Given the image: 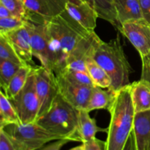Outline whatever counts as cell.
Instances as JSON below:
<instances>
[{"instance_id":"cell-1","label":"cell","mask_w":150,"mask_h":150,"mask_svg":"<svg viewBox=\"0 0 150 150\" xmlns=\"http://www.w3.org/2000/svg\"><path fill=\"white\" fill-rule=\"evenodd\" d=\"M51 71L57 75L66 67L67 58L78 42L90 31L85 29L64 10L58 16L45 18Z\"/></svg>"},{"instance_id":"cell-2","label":"cell","mask_w":150,"mask_h":150,"mask_svg":"<svg viewBox=\"0 0 150 150\" xmlns=\"http://www.w3.org/2000/svg\"><path fill=\"white\" fill-rule=\"evenodd\" d=\"M130 84L116 92L114 101L108 109L110 122L107 128L105 150H123L133 131L136 113L130 96Z\"/></svg>"},{"instance_id":"cell-3","label":"cell","mask_w":150,"mask_h":150,"mask_svg":"<svg viewBox=\"0 0 150 150\" xmlns=\"http://www.w3.org/2000/svg\"><path fill=\"white\" fill-rule=\"evenodd\" d=\"M92 58L111 79V85L108 89L116 92L130 84V76L133 70L125 54L119 34L109 42L101 41Z\"/></svg>"},{"instance_id":"cell-4","label":"cell","mask_w":150,"mask_h":150,"mask_svg":"<svg viewBox=\"0 0 150 150\" xmlns=\"http://www.w3.org/2000/svg\"><path fill=\"white\" fill-rule=\"evenodd\" d=\"M79 110L64 100L59 94L49 110L36 122L51 133L70 142H81L78 134Z\"/></svg>"},{"instance_id":"cell-5","label":"cell","mask_w":150,"mask_h":150,"mask_svg":"<svg viewBox=\"0 0 150 150\" xmlns=\"http://www.w3.org/2000/svg\"><path fill=\"white\" fill-rule=\"evenodd\" d=\"M16 150H38L47 143L60 140V136L51 133L38 122L12 123L1 127Z\"/></svg>"},{"instance_id":"cell-6","label":"cell","mask_w":150,"mask_h":150,"mask_svg":"<svg viewBox=\"0 0 150 150\" xmlns=\"http://www.w3.org/2000/svg\"><path fill=\"white\" fill-rule=\"evenodd\" d=\"M33 67L23 87L14 98L10 100L21 123L23 124L35 122L39 114L40 104L37 95Z\"/></svg>"},{"instance_id":"cell-7","label":"cell","mask_w":150,"mask_h":150,"mask_svg":"<svg viewBox=\"0 0 150 150\" xmlns=\"http://www.w3.org/2000/svg\"><path fill=\"white\" fill-rule=\"evenodd\" d=\"M23 20L30 33L33 57L39 60L42 67L51 71L49 44L45 18L26 12Z\"/></svg>"},{"instance_id":"cell-8","label":"cell","mask_w":150,"mask_h":150,"mask_svg":"<svg viewBox=\"0 0 150 150\" xmlns=\"http://www.w3.org/2000/svg\"><path fill=\"white\" fill-rule=\"evenodd\" d=\"M33 72L40 104L39 118L49 110L54 99L59 95L58 86L54 72L49 71L42 65L34 66Z\"/></svg>"},{"instance_id":"cell-9","label":"cell","mask_w":150,"mask_h":150,"mask_svg":"<svg viewBox=\"0 0 150 150\" xmlns=\"http://www.w3.org/2000/svg\"><path fill=\"white\" fill-rule=\"evenodd\" d=\"M129 40L139 53L141 58L150 51V23L145 19L127 21L121 25L120 31Z\"/></svg>"},{"instance_id":"cell-10","label":"cell","mask_w":150,"mask_h":150,"mask_svg":"<svg viewBox=\"0 0 150 150\" xmlns=\"http://www.w3.org/2000/svg\"><path fill=\"white\" fill-rule=\"evenodd\" d=\"M101 41L102 40L95 31L88 32L80 40L76 48L70 53L64 68L87 72L85 62L88 58L93 56L95 49Z\"/></svg>"},{"instance_id":"cell-11","label":"cell","mask_w":150,"mask_h":150,"mask_svg":"<svg viewBox=\"0 0 150 150\" xmlns=\"http://www.w3.org/2000/svg\"><path fill=\"white\" fill-rule=\"evenodd\" d=\"M59 94L77 110L86 109L92 88L70 83L62 77L56 76Z\"/></svg>"},{"instance_id":"cell-12","label":"cell","mask_w":150,"mask_h":150,"mask_svg":"<svg viewBox=\"0 0 150 150\" xmlns=\"http://www.w3.org/2000/svg\"><path fill=\"white\" fill-rule=\"evenodd\" d=\"M65 11L87 31H95L98 15L86 0H66Z\"/></svg>"},{"instance_id":"cell-13","label":"cell","mask_w":150,"mask_h":150,"mask_svg":"<svg viewBox=\"0 0 150 150\" xmlns=\"http://www.w3.org/2000/svg\"><path fill=\"white\" fill-rule=\"evenodd\" d=\"M5 35L22 62L23 64L35 66L32 59L33 54L31 45L30 33L25 23L21 27L10 31L5 33Z\"/></svg>"},{"instance_id":"cell-14","label":"cell","mask_w":150,"mask_h":150,"mask_svg":"<svg viewBox=\"0 0 150 150\" xmlns=\"http://www.w3.org/2000/svg\"><path fill=\"white\" fill-rule=\"evenodd\" d=\"M27 13L52 18L65 10L66 0H23Z\"/></svg>"},{"instance_id":"cell-15","label":"cell","mask_w":150,"mask_h":150,"mask_svg":"<svg viewBox=\"0 0 150 150\" xmlns=\"http://www.w3.org/2000/svg\"><path fill=\"white\" fill-rule=\"evenodd\" d=\"M133 131L138 150H150V110L135 114Z\"/></svg>"},{"instance_id":"cell-16","label":"cell","mask_w":150,"mask_h":150,"mask_svg":"<svg viewBox=\"0 0 150 150\" xmlns=\"http://www.w3.org/2000/svg\"><path fill=\"white\" fill-rule=\"evenodd\" d=\"M130 96L135 113L143 112L150 110V83L145 80L130 84Z\"/></svg>"},{"instance_id":"cell-17","label":"cell","mask_w":150,"mask_h":150,"mask_svg":"<svg viewBox=\"0 0 150 150\" xmlns=\"http://www.w3.org/2000/svg\"><path fill=\"white\" fill-rule=\"evenodd\" d=\"M112 4L120 25L130 21L144 19L138 0H113Z\"/></svg>"},{"instance_id":"cell-18","label":"cell","mask_w":150,"mask_h":150,"mask_svg":"<svg viewBox=\"0 0 150 150\" xmlns=\"http://www.w3.org/2000/svg\"><path fill=\"white\" fill-rule=\"evenodd\" d=\"M108 129L99 127L95 119L91 118L86 109L79 110L78 115V134L81 142H88L95 139L98 132H106Z\"/></svg>"},{"instance_id":"cell-19","label":"cell","mask_w":150,"mask_h":150,"mask_svg":"<svg viewBox=\"0 0 150 150\" xmlns=\"http://www.w3.org/2000/svg\"><path fill=\"white\" fill-rule=\"evenodd\" d=\"M116 92L110 90H104L99 86L92 88L89 102L86 110L88 112L98 109H107L109 108L115 98Z\"/></svg>"},{"instance_id":"cell-20","label":"cell","mask_w":150,"mask_h":150,"mask_svg":"<svg viewBox=\"0 0 150 150\" xmlns=\"http://www.w3.org/2000/svg\"><path fill=\"white\" fill-rule=\"evenodd\" d=\"M86 69L89 77L95 86L103 89H109L111 81L105 70L92 57L86 59Z\"/></svg>"},{"instance_id":"cell-21","label":"cell","mask_w":150,"mask_h":150,"mask_svg":"<svg viewBox=\"0 0 150 150\" xmlns=\"http://www.w3.org/2000/svg\"><path fill=\"white\" fill-rule=\"evenodd\" d=\"M32 67L33 66L30 64H23L13 76L8 86L4 92L9 100L14 98L23 87L27 81L29 73L32 71Z\"/></svg>"},{"instance_id":"cell-22","label":"cell","mask_w":150,"mask_h":150,"mask_svg":"<svg viewBox=\"0 0 150 150\" xmlns=\"http://www.w3.org/2000/svg\"><path fill=\"white\" fill-rule=\"evenodd\" d=\"M95 9L98 17L109 22L116 29L120 31L121 25L117 18V13L112 3L108 0H86Z\"/></svg>"},{"instance_id":"cell-23","label":"cell","mask_w":150,"mask_h":150,"mask_svg":"<svg viewBox=\"0 0 150 150\" xmlns=\"http://www.w3.org/2000/svg\"><path fill=\"white\" fill-rule=\"evenodd\" d=\"M12 123L21 122L10 100L0 89V127Z\"/></svg>"},{"instance_id":"cell-24","label":"cell","mask_w":150,"mask_h":150,"mask_svg":"<svg viewBox=\"0 0 150 150\" xmlns=\"http://www.w3.org/2000/svg\"><path fill=\"white\" fill-rule=\"evenodd\" d=\"M56 76H61L68 82L73 83L75 85H79V86H89V87L95 86L87 72L64 68Z\"/></svg>"},{"instance_id":"cell-25","label":"cell","mask_w":150,"mask_h":150,"mask_svg":"<svg viewBox=\"0 0 150 150\" xmlns=\"http://www.w3.org/2000/svg\"><path fill=\"white\" fill-rule=\"evenodd\" d=\"M23 64L0 58V89L5 91L13 76Z\"/></svg>"},{"instance_id":"cell-26","label":"cell","mask_w":150,"mask_h":150,"mask_svg":"<svg viewBox=\"0 0 150 150\" xmlns=\"http://www.w3.org/2000/svg\"><path fill=\"white\" fill-rule=\"evenodd\" d=\"M0 58L23 64L16 54L5 33H0Z\"/></svg>"},{"instance_id":"cell-27","label":"cell","mask_w":150,"mask_h":150,"mask_svg":"<svg viewBox=\"0 0 150 150\" xmlns=\"http://www.w3.org/2000/svg\"><path fill=\"white\" fill-rule=\"evenodd\" d=\"M0 2L9 10L13 17L24 18L26 10L23 0H0Z\"/></svg>"},{"instance_id":"cell-28","label":"cell","mask_w":150,"mask_h":150,"mask_svg":"<svg viewBox=\"0 0 150 150\" xmlns=\"http://www.w3.org/2000/svg\"><path fill=\"white\" fill-rule=\"evenodd\" d=\"M24 24L23 19L15 17L0 18V33H7Z\"/></svg>"},{"instance_id":"cell-29","label":"cell","mask_w":150,"mask_h":150,"mask_svg":"<svg viewBox=\"0 0 150 150\" xmlns=\"http://www.w3.org/2000/svg\"><path fill=\"white\" fill-rule=\"evenodd\" d=\"M82 144L84 150H105V142H103L96 138Z\"/></svg>"},{"instance_id":"cell-30","label":"cell","mask_w":150,"mask_h":150,"mask_svg":"<svg viewBox=\"0 0 150 150\" xmlns=\"http://www.w3.org/2000/svg\"><path fill=\"white\" fill-rule=\"evenodd\" d=\"M0 150H16L3 129L0 128Z\"/></svg>"},{"instance_id":"cell-31","label":"cell","mask_w":150,"mask_h":150,"mask_svg":"<svg viewBox=\"0 0 150 150\" xmlns=\"http://www.w3.org/2000/svg\"><path fill=\"white\" fill-rule=\"evenodd\" d=\"M142 72L141 79L150 83V63L145 58H142Z\"/></svg>"},{"instance_id":"cell-32","label":"cell","mask_w":150,"mask_h":150,"mask_svg":"<svg viewBox=\"0 0 150 150\" xmlns=\"http://www.w3.org/2000/svg\"><path fill=\"white\" fill-rule=\"evenodd\" d=\"M143 13L144 18L150 23V0H138Z\"/></svg>"},{"instance_id":"cell-33","label":"cell","mask_w":150,"mask_h":150,"mask_svg":"<svg viewBox=\"0 0 150 150\" xmlns=\"http://www.w3.org/2000/svg\"><path fill=\"white\" fill-rule=\"evenodd\" d=\"M70 142V141L67 139H60V140L55 141V142L50 144L48 146H45L41 150H60L66 144Z\"/></svg>"},{"instance_id":"cell-34","label":"cell","mask_w":150,"mask_h":150,"mask_svg":"<svg viewBox=\"0 0 150 150\" xmlns=\"http://www.w3.org/2000/svg\"><path fill=\"white\" fill-rule=\"evenodd\" d=\"M123 150H138L133 131H132L130 136H129L128 139H127V142H126L124 148H123Z\"/></svg>"},{"instance_id":"cell-35","label":"cell","mask_w":150,"mask_h":150,"mask_svg":"<svg viewBox=\"0 0 150 150\" xmlns=\"http://www.w3.org/2000/svg\"><path fill=\"white\" fill-rule=\"evenodd\" d=\"M7 17H13L9 10L0 2V18H7Z\"/></svg>"},{"instance_id":"cell-36","label":"cell","mask_w":150,"mask_h":150,"mask_svg":"<svg viewBox=\"0 0 150 150\" xmlns=\"http://www.w3.org/2000/svg\"><path fill=\"white\" fill-rule=\"evenodd\" d=\"M70 150H84V148H83V144H82L80 145V146H78L74 148H72V149Z\"/></svg>"},{"instance_id":"cell-37","label":"cell","mask_w":150,"mask_h":150,"mask_svg":"<svg viewBox=\"0 0 150 150\" xmlns=\"http://www.w3.org/2000/svg\"><path fill=\"white\" fill-rule=\"evenodd\" d=\"M144 58H145V59H146L147 60V61L149 62L150 63V51H149V54H148L146 56V57H144Z\"/></svg>"},{"instance_id":"cell-38","label":"cell","mask_w":150,"mask_h":150,"mask_svg":"<svg viewBox=\"0 0 150 150\" xmlns=\"http://www.w3.org/2000/svg\"><path fill=\"white\" fill-rule=\"evenodd\" d=\"M108 1H110V2H111V3H112L113 0H108Z\"/></svg>"},{"instance_id":"cell-39","label":"cell","mask_w":150,"mask_h":150,"mask_svg":"<svg viewBox=\"0 0 150 150\" xmlns=\"http://www.w3.org/2000/svg\"><path fill=\"white\" fill-rule=\"evenodd\" d=\"M0 128H1V127H0Z\"/></svg>"}]
</instances>
